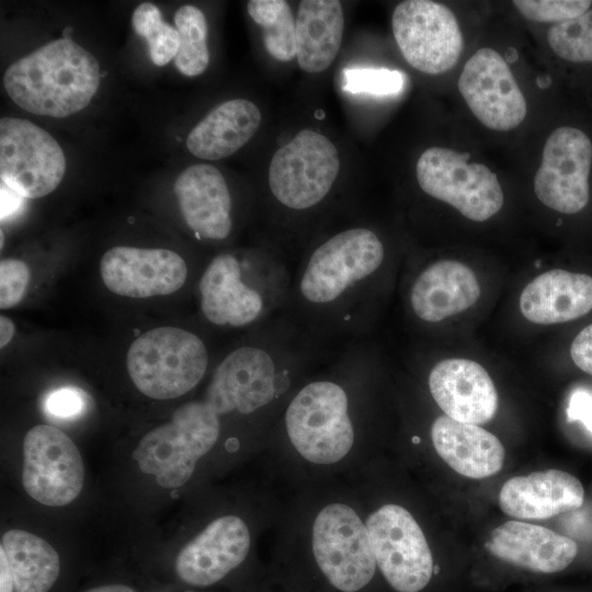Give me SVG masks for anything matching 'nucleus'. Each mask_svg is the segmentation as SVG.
I'll return each instance as SVG.
<instances>
[{
    "mask_svg": "<svg viewBox=\"0 0 592 592\" xmlns=\"http://www.w3.org/2000/svg\"><path fill=\"white\" fill-rule=\"evenodd\" d=\"M437 455L456 473L482 479L499 473L505 449L501 441L479 425L437 417L431 426Z\"/></svg>",
    "mask_w": 592,
    "mask_h": 592,
    "instance_id": "obj_23",
    "label": "nucleus"
},
{
    "mask_svg": "<svg viewBox=\"0 0 592 592\" xmlns=\"http://www.w3.org/2000/svg\"><path fill=\"white\" fill-rule=\"evenodd\" d=\"M249 15L263 30L266 52L278 61L296 57V21L289 4L284 0H251Z\"/></svg>",
    "mask_w": 592,
    "mask_h": 592,
    "instance_id": "obj_30",
    "label": "nucleus"
},
{
    "mask_svg": "<svg viewBox=\"0 0 592 592\" xmlns=\"http://www.w3.org/2000/svg\"><path fill=\"white\" fill-rule=\"evenodd\" d=\"M520 309L538 325L578 319L592 309V276L561 269L547 271L524 287Z\"/></svg>",
    "mask_w": 592,
    "mask_h": 592,
    "instance_id": "obj_25",
    "label": "nucleus"
},
{
    "mask_svg": "<svg viewBox=\"0 0 592 592\" xmlns=\"http://www.w3.org/2000/svg\"><path fill=\"white\" fill-rule=\"evenodd\" d=\"M285 425L295 449L314 464L338 463L354 444L349 399L333 382L317 380L304 386L286 409Z\"/></svg>",
    "mask_w": 592,
    "mask_h": 592,
    "instance_id": "obj_5",
    "label": "nucleus"
},
{
    "mask_svg": "<svg viewBox=\"0 0 592 592\" xmlns=\"http://www.w3.org/2000/svg\"><path fill=\"white\" fill-rule=\"evenodd\" d=\"M66 158L45 129L23 118L0 119L1 183L25 198L53 192L62 180Z\"/></svg>",
    "mask_w": 592,
    "mask_h": 592,
    "instance_id": "obj_11",
    "label": "nucleus"
},
{
    "mask_svg": "<svg viewBox=\"0 0 592 592\" xmlns=\"http://www.w3.org/2000/svg\"><path fill=\"white\" fill-rule=\"evenodd\" d=\"M100 80L95 57L69 38L52 41L18 59L3 76L4 89L16 105L57 118L83 110Z\"/></svg>",
    "mask_w": 592,
    "mask_h": 592,
    "instance_id": "obj_1",
    "label": "nucleus"
},
{
    "mask_svg": "<svg viewBox=\"0 0 592 592\" xmlns=\"http://www.w3.org/2000/svg\"><path fill=\"white\" fill-rule=\"evenodd\" d=\"M179 33V50L174 58L177 69L184 76L203 73L209 62L207 22L204 13L192 4L180 7L174 14Z\"/></svg>",
    "mask_w": 592,
    "mask_h": 592,
    "instance_id": "obj_31",
    "label": "nucleus"
},
{
    "mask_svg": "<svg viewBox=\"0 0 592 592\" xmlns=\"http://www.w3.org/2000/svg\"><path fill=\"white\" fill-rule=\"evenodd\" d=\"M481 289L474 271L455 260L432 263L414 281L410 303L424 321L437 322L471 307Z\"/></svg>",
    "mask_w": 592,
    "mask_h": 592,
    "instance_id": "obj_24",
    "label": "nucleus"
},
{
    "mask_svg": "<svg viewBox=\"0 0 592 592\" xmlns=\"http://www.w3.org/2000/svg\"><path fill=\"white\" fill-rule=\"evenodd\" d=\"M183 592H195V591H192V590H186V591H183Z\"/></svg>",
    "mask_w": 592,
    "mask_h": 592,
    "instance_id": "obj_43",
    "label": "nucleus"
},
{
    "mask_svg": "<svg viewBox=\"0 0 592 592\" xmlns=\"http://www.w3.org/2000/svg\"><path fill=\"white\" fill-rule=\"evenodd\" d=\"M342 78L343 89L352 93L392 95L403 87L402 75L387 68H345Z\"/></svg>",
    "mask_w": 592,
    "mask_h": 592,
    "instance_id": "obj_33",
    "label": "nucleus"
},
{
    "mask_svg": "<svg viewBox=\"0 0 592 592\" xmlns=\"http://www.w3.org/2000/svg\"><path fill=\"white\" fill-rule=\"evenodd\" d=\"M0 592H14L11 569L2 550H0Z\"/></svg>",
    "mask_w": 592,
    "mask_h": 592,
    "instance_id": "obj_40",
    "label": "nucleus"
},
{
    "mask_svg": "<svg viewBox=\"0 0 592 592\" xmlns=\"http://www.w3.org/2000/svg\"><path fill=\"white\" fill-rule=\"evenodd\" d=\"M513 8L526 20L559 24L592 8V0H514Z\"/></svg>",
    "mask_w": 592,
    "mask_h": 592,
    "instance_id": "obj_34",
    "label": "nucleus"
},
{
    "mask_svg": "<svg viewBox=\"0 0 592 592\" xmlns=\"http://www.w3.org/2000/svg\"><path fill=\"white\" fill-rule=\"evenodd\" d=\"M377 568L396 592H420L431 581L434 570L428 540L403 506L388 503L366 520Z\"/></svg>",
    "mask_w": 592,
    "mask_h": 592,
    "instance_id": "obj_9",
    "label": "nucleus"
},
{
    "mask_svg": "<svg viewBox=\"0 0 592 592\" xmlns=\"http://www.w3.org/2000/svg\"><path fill=\"white\" fill-rule=\"evenodd\" d=\"M457 89L470 113L488 129L510 132L526 118L524 92L506 59L492 47H480L466 60Z\"/></svg>",
    "mask_w": 592,
    "mask_h": 592,
    "instance_id": "obj_13",
    "label": "nucleus"
},
{
    "mask_svg": "<svg viewBox=\"0 0 592 592\" xmlns=\"http://www.w3.org/2000/svg\"><path fill=\"white\" fill-rule=\"evenodd\" d=\"M198 289L204 316L217 326L242 327L254 321L263 310L260 293L242 282L239 261L228 253L210 261Z\"/></svg>",
    "mask_w": 592,
    "mask_h": 592,
    "instance_id": "obj_22",
    "label": "nucleus"
},
{
    "mask_svg": "<svg viewBox=\"0 0 592 592\" xmlns=\"http://www.w3.org/2000/svg\"><path fill=\"white\" fill-rule=\"evenodd\" d=\"M570 355L580 369L592 375V323L574 338L570 346Z\"/></svg>",
    "mask_w": 592,
    "mask_h": 592,
    "instance_id": "obj_38",
    "label": "nucleus"
},
{
    "mask_svg": "<svg viewBox=\"0 0 592 592\" xmlns=\"http://www.w3.org/2000/svg\"><path fill=\"white\" fill-rule=\"evenodd\" d=\"M485 547L499 560L537 573L559 572L578 554V546L571 538L520 521H508L493 528Z\"/></svg>",
    "mask_w": 592,
    "mask_h": 592,
    "instance_id": "obj_19",
    "label": "nucleus"
},
{
    "mask_svg": "<svg viewBox=\"0 0 592 592\" xmlns=\"http://www.w3.org/2000/svg\"><path fill=\"white\" fill-rule=\"evenodd\" d=\"M104 285L119 296L146 298L180 289L187 275L184 260L168 249L114 247L100 262Z\"/></svg>",
    "mask_w": 592,
    "mask_h": 592,
    "instance_id": "obj_16",
    "label": "nucleus"
},
{
    "mask_svg": "<svg viewBox=\"0 0 592 592\" xmlns=\"http://www.w3.org/2000/svg\"><path fill=\"white\" fill-rule=\"evenodd\" d=\"M30 269L16 259L0 262V307L8 309L18 305L24 297L30 282Z\"/></svg>",
    "mask_w": 592,
    "mask_h": 592,
    "instance_id": "obj_35",
    "label": "nucleus"
},
{
    "mask_svg": "<svg viewBox=\"0 0 592 592\" xmlns=\"http://www.w3.org/2000/svg\"><path fill=\"white\" fill-rule=\"evenodd\" d=\"M312 555L328 583L340 592H358L373 580L377 565L368 532L353 508L333 502L312 523Z\"/></svg>",
    "mask_w": 592,
    "mask_h": 592,
    "instance_id": "obj_7",
    "label": "nucleus"
},
{
    "mask_svg": "<svg viewBox=\"0 0 592 592\" xmlns=\"http://www.w3.org/2000/svg\"><path fill=\"white\" fill-rule=\"evenodd\" d=\"M84 480L81 454L61 430L38 424L23 440L22 483L27 494L47 506H62L80 494Z\"/></svg>",
    "mask_w": 592,
    "mask_h": 592,
    "instance_id": "obj_14",
    "label": "nucleus"
},
{
    "mask_svg": "<svg viewBox=\"0 0 592 592\" xmlns=\"http://www.w3.org/2000/svg\"><path fill=\"white\" fill-rule=\"evenodd\" d=\"M14 325L5 316L0 317V346L4 348L12 339L14 334Z\"/></svg>",
    "mask_w": 592,
    "mask_h": 592,
    "instance_id": "obj_41",
    "label": "nucleus"
},
{
    "mask_svg": "<svg viewBox=\"0 0 592 592\" xmlns=\"http://www.w3.org/2000/svg\"><path fill=\"white\" fill-rule=\"evenodd\" d=\"M261 113L246 99L224 102L212 110L189 134V151L204 160L226 158L246 145L258 130Z\"/></svg>",
    "mask_w": 592,
    "mask_h": 592,
    "instance_id": "obj_26",
    "label": "nucleus"
},
{
    "mask_svg": "<svg viewBox=\"0 0 592 592\" xmlns=\"http://www.w3.org/2000/svg\"><path fill=\"white\" fill-rule=\"evenodd\" d=\"M135 32L145 37L152 62L163 66L175 58L179 50V33L161 19L160 10L151 3L139 4L132 18Z\"/></svg>",
    "mask_w": 592,
    "mask_h": 592,
    "instance_id": "obj_32",
    "label": "nucleus"
},
{
    "mask_svg": "<svg viewBox=\"0 0 592 592\" xmlns=\"http://www.w3.org/2000/svg\"><path fill=\"white\" fill-rule=\"evenodd\" d=\"M415 177L424 193L473 221L490 219L504 204L498 175L485 163L471 160L468 152L430 147L418 158Z\"/></svg>",
    "mask_w": 592,
    "mask_h": 592,
    "instance_id": "obj_6",
    "label": "nucleus"
},
{
    "mask_svg": "<svg viewBox=\"0 0 592 592\" xmlns=\"http://www.w3.org/2000/svg\"><path fill=\"white\" fill-rule=\"evenodd\" d=\"M276 368L263 349L241 346L216 367L204 402L219 417L249 414L269 405L275 396Z\"/></svg>",
    "mask_w": 592,
    "mask_h": 592,
    "instance_id": "obj_15",
    "label": "nucleus"
},
{
    "mask_svg": "<svg viewBox=\"0 0 592 592\" xmlns=\"http://www.w3.org/2000/svg\"><path fill=\"white\" fill-rule=\"evenodd\" d=\"M21 195L1 183V219L12 215L21 205Z\"/></svg>",
    "mask_w": 592,
    "mask_h": 592,
    "instance_id": "obj_39",
    "label": "nucleus"
},
{
    "mask_svg": "<svg viewBox=\"0 0 592 592\" xmlns=\"http://www.w3.org/2000/svg\"><path fill=\"white\" fill-rule=\"evenodd\" d=\"M186 225L203 239L221 240L232 228L231 197L218 169L207 163L193 164L173 185Z\"/></svg>",
    "mask_w": 592,
    "mask_h": 592,
    "instance_id": "obj_21",
    "label": "nucleus"
},
{
    "mask_svg": "<svg viewBox=\"0 0 592 592\" xmlns=\"http://www.w3.org/2000/svg\"><path fill=\"white\" fill-rule=\"evenodd\" d=\"M83 592H136V591L126 584L114 583V584H104V585L90 588Z\"/></svg>",
    "mask_w": 592,
    "mask_h": 592,
    "instance_id": "obj_42",
    "label": "nucleus"
},
{
    "mask_svg": "<svg viewBox=\"0 0 592 592\" xmlns=\"http://www.w3.org/2000/svg\"><path fill=\"white\" fill-rule=\"evenodd\" d=\"M86 394L77 387H62L52 391L46 399V410L57 418H73L86 406Z\"/></svg>",
    "mask_w": 592,
    "mask_h": 592,
    "instance_id": "obj_36",
    "label": "nucleus"
},
{
    "mask_svg": "<svg viewBox=\"0 0 592 592\" xmlns=\"http://www.w3.org/2000/svg\"><path fill=\"white\" fill-rule=\"evenodd\" d=\"M551 54L568 69L592 105V9L558 24L546 35Z\"/></svg>",
    "mask_w": 592,
    "mask_h": 592,
    "instance_id": "obj_29",
    "label": "nucleus"
},
{
    "mask_svg": "<svg viewBox=\"0 0 592 592\" xmlns=\"http://www.w3.org/2000/svg\"><path fill=\"white\" fill-rule=\"evenodd\" d=\"M208 354L194 333L174 327L146 331L130 344L126 365L136 388L145 396L167 400L193 389L205 375Z\"/></svg>",
    "mask_w": 592,
    "mask_h": 592,
    "instance_id": "obj_3",
    "label": "nucleus"
},
{
    "mask_svg": "<svg viewBox=\"0 0 592 592\" xmlns=\"http://www.w3.org/2000/svg\"><path fill=\"white\" fill-rule=\"evenodd\" d=\"M394 38L405 60L426 75L454 68L464 50V34L454 11L431 0H406L391 15Z\"/></svg>",
    "mask_w": 592,
    "mask_h": 592,
    "instance_id": "obj_8",
    "label": "nucleus"
},
{
    "mask_svg": "<svg viewBox=\"0 0 592 592\" xmlns=\"http://www.w3.org/2000/svg\"><path fill=\"white\" fill-rule=\"evenodd\" d=\"M429 389L448 418L480 425L498 410V392L488 372L467 358H446L430 372Z\"/></svg>",
    "mask_w": 592,
    "mask_h": 592,
    "instance_id": "obj_18",
    "label": "nucleus"
},
{
    "mask_svg": "<svg viewBox=\"0 0 592 592\" xmlns=\"http://www.w3.org/2000/svg\"><path fill=\"white\" fill-rule=\"evenodd\" d=\"M0 550L8 559L14 592H49L59 577L58 553L33 533L18 528L5 532Z\"/></svg>",
    "mask_w": 592,
    "mask_h": 592,
    "instance_id": "obj_28",
    "label": "nucleus"
},
{
    "mask_svg": "<svg viewBox=\"0 0 592 592\" xmlns=\"http://www.w3.org/2000/svg\"><path fill=\"white\" fill-rule=\"evenodd\" d=\"M344 16L337 0H304L296 16V58L306 72L326 70L335 59Z\"/></svg>",
    "mask_w": 592,
    "mask_h": 592,
    "instance_id": "obj_27",
    "label": "nucleus"
},
{
    "mask_svg": "<svg viewBox=\"0 0 592 592\" xmlns=\"http://www.w3.org/2000/svg\"><path fill=\"white\" fill-rule=\"evenodd\" d=\"M384 255V246L374 231L366 228L341 231L310 255L300 278V293L312 304L332 303L373 274Z\"/></svg>",
    "mask_w": 592,
    "mask_h": 592,
    "instance_id": "obj_12",
    "label": "nucleus"
},
{
    "mask_svg": "<svg viewBox=\"0 0 592 592\" xmlns=\"http://www.w3.org/2000/svg\"><path fill=\"white\" fill-rule=\"evenodd\" d=\"M567 414L569 421H579L592 434V392L574 390L568 401Z\"/></svg>",
    "mask_w": 592,
    "mask_h": 592,
    "instance_id": "obj_37",
    "label": "nucleus"
},
{
    "mask_svg": "<svg viewBox=\"0 0 592 592\" xmlns=\"http://www.w3.org/2000/svg\"><path fill=\"white\" fill-rule=\"evenodd\" d=\"M250 545V532L242 519L236 515L220 516L179 551L175 573L185 584L210 587L244 561Z\"/></svg>",
    "mask_w": 592,
    "mask_h": 592,
    "instance_id": "obj_17",
    "label": "nucleus"
},
{
    "mask_svg": "<svg viewBox=\"0 0 592 592\" xmlns=\"http://www.w3.org/2000/svg\"><path fill=\"white\" fill-rule=\"evenodd\" d=\"M339 170V152L333 143L322 134L303 129L274 153L269 185L284 206L306 209L325 198Z\"/></svg>",
    "mask_w": 592,
    "mask_h": 592,
    "instance_id": "obj_10",
    "label": "nucleus"
},
{
    "mask_svg": "<svg viewBox=\"0 0 592 592\" xmlns=\"http://www.w3.org/2000/svg\"><path fill=\"white\" fill-rule=\"evenodd\" d=\"M539 202L562 215H578L592 200V118L572 113L545 139L534 175Z\"/></svg>",
    "mask_w": 592,
    "mask_h": 592,
    "instance_id": "obj_2",
    "label": "nucleus"
},
{
    "mask_svg": "<svg viewBox=\"0 0 592 592\" xmlns=\"http://www.w3.org/2000/svg\"><path fill=\"white\" fill-rule=\"evenodd\" d=\"M583 501L581 481L559 469L512 477L499 493L501 511L517 520H546L578 509Z\"/></svg>",
    "mask_w": 592,
    "mask_h": 592,
    "instance_id": "obj_20",
    "label": "nucleus"
},
{
    "mask_svg": "<svg viewBox=\"0 0 592 592\" xmlns=\"http://www.w3.org/2000/svg\"><path fill=\"white\" fill-rule=\"evenodd\" d=\"M219 431V417L204 401L186 402L173 412L170 422L143 436L133 458L144 474L155 476L160 487L179 488L215 445Z\"/></svg>",
    "mask_w": 592,
    "mask_h": 592,
    "instance_id": "obj_4",
    "label": "nucleus"
}]
</instances>
